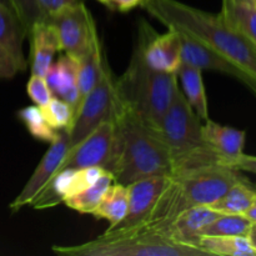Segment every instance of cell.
<instances>
[{
	"mask_svg": "<svg viewBox=\"0 0 256 256\" xmlns=\"http://www.w3.org/2000/svg\"><path fill=\"white\" fill-rule=\"evenodd\" d=\"M142 8L165 26L204 42L256 80V48L228 25L220 14L204 12L178 0H146Z\"/></svg>",
	"mask_w": 256,
	"mask_h": 256,
	"instance_id": "6da1fadb",
	"label": "cell"
},
{
	"mask_svg": "<svg viewBox=\"0 0 256 256\" xmlns=\"http://www.w3.org/2000/svg\"><path fill=\"white\" fill-rule=\"evenodd\" d=\"M112 122L114 152L108 170L114 175L115 182L129 185L174 172L172 155L156 129L118 105Z\"/></svg>",
	"mask_w": 256,
	"mask_h": 256,
	"instance_id": "7a4b0ae2",
	"label": "cell"
},
{
	"mask_svg": "<svg viewBox=\"0 0 256 256\" xmlns=\"http://www.w3.org/2000/svg\"><path fill=\"white\" fill-rule=\"evenodd\" d=\"M115 89L118 106L158 130L179 86L176 72L149 68L135 48L126 70L116 78Z\"/></svg>",
	"mask_w": 256,
	"mask_h": 256,
	"instance_id": "3957f363",
	"label": "cell"
},
{
	"mask_svg": "<svg viewBox=\"0 0 256 256\" xmlns=\"http://www.w3.org/2000/svg\"><path fill=\"white\" fill-rule=\"evenodd\" d=\"M245 180L242 172L224 164H210L172 174L150 228H159L192 206H210L232 185Z\"/></svg>",
	"mask_w": 256,
	"mask_h": 256,
	"instance_id": "277c9868",
	"label": "cell"
},
{
	"mask_svg": "<svg viewBox=\"0 0 256 256\" xmlns=\"http://www.w3.org/2000/svg\"><path fill=\"white\" fill-rule=\"evenodd\" d=\"M202 126V120L179 88L158 129L172 155L174 172L202 165L222 164L204 142Z\"/></svg>",
	"mask_w": 256,
	"mask_h": 256,
	"instance_id": "5b68a950",
	"label": "cell"
},
{
	"mask_svg": "<svg viewBox=\"0 0 256 256\" xmlns=\"http://www.w3.org/2000/svg\"><path fill=\"white\" fill-rule=\"evenodd\" d=\"M55 254L69 256H205L202 248L185 245L162 230L144 229L120 235L102 234L96 239L72 246L52 248Z\"/></svg>",
	"mask_w": 256,
	"mask_h": 256,
	"instance_id": "8992f818",
	"label": "cell"
},
{
	"mask_svg": "<svg viewBox=\"0 0 256 256\" xmlns=\"http://www.w3.org/2000/svg\"><path fill=\"white\" fill-rule=\"evenodd\" d=\"M172 180V174L155 175L126 185L129 192L128 212L124 220L104 234L120 235L149 229L162 196Z\"/></svg>",
	"mask_w": 256,
	"mask_h": 256,
	"instance_id": "52a82bcc",
	"label": "cell"
},
{
	"mask_svg": "<svg viewBox=\"0 0 256 256\" xmlns=\"http://www.w3.org/2000/svg\"><path fill=\"white\" fill-rule=\"evenodd\" d=\"M45 20L55 29L60 52L76 60L89 54L100 42L96 25L84 2L64 8Z\"/></svg>",
	"mask_w": 256,
	"mask_h": 256,
	"instance_id": "ba28073f",
	"label": "cell"
},
{
	"mask_svg": "<svg viewBox=\"0 0 256 256\" xmlns=\"http://www.w3.org/2000/svg\"><path fill=\"white\" fill-rule=\"evenodd\" d=\"M116 78L105 62L99 82L82 99L69 135L72 146L84 139L102 122L112 120L116 108Z\"/></svg>",
	"mask_w": 256,
	"mask_h": 256,
	"instance_id": "9c48e42d",
	"label": "cell"
},
{
	"mask_svg": "<svg viewBox=\"0 0 256 256\" xmlns=\"http://www.w3.org/2000/svg\"><path fill=\"white\" fill-rule=\"evenodd\" d=\"M136 49L145 64L152 69L164 72H176L182 64V44L179 32L168 28L159 34L146 22L139 25Z\"/></svg>",
	"mask_w": 256,
	"mask_h": 256,
	"instance_id": "30bf717a",
	"label": "cell"
},
{
	"mask_svg": "<svg viewBox=\"0 0 256 256\" xmlns=\"http://www.w3.org/2000/svg\"><path fill=\"white\" fill-rule=\"evenodd\" d=\"M114 152V122L106 120L70 148L60 170L99 166L109 169Z\"/></svg>",
	"mask_w": 256,
	"mask_h": 256,
	"instance_id": "8fae6325",
	"label": "cell"
},
{
	"mask_svg": "<svg viewBox=\"0 0 256 256\" xmlns=\"http://www.w3.org/2000/svg\"><path fill=\"white\" fill-rule=\"evenodd\" d=\"M70 148H72V140H70L69 132L62 130L58 134L56 139L50 142L49 149L46 150L38 166L35 168L34 172L26 182V184L24 185L22 192L12 202L9 206L12 212H18L22 208L32 205V202L39 195V192L46 186L48 182L59 172L60 165L66 156Z\"/></svg>",
	"mask_w": 256,
	"mask_h": 256,
	"instance_id": "7c38bea8",
	"label": "cell"
},
{
	"mask_svg": "<svg viewBox=\"0 0 256 256\" xmlns=\"http://www.w3.org/2000/svg\"><path fill=\"white\" fill-rule=\"evenodd\" d=\"M179 35L182 44V62L192 65L200 70H212L232 75L235 79L244 82L256 94V80L248 75L244 70L195 38L182 32H179Z\"/></svg>",
	"mask_w": 256,
	"mask_h": 256,
	"instance_id": "4fadbf2b",
	"label": "cell"
},
{
	"mask_svg": "<svg viewBox=\"0 0 256 256\" xmlns=\"http://www.w3.org/2000/svg\"><path fill=\"white\" fill-rule=\"evenodd\" d=\"M219 215L220 212H215L210 206H192L178 214L166 224L154 229L162 230L175 242L200 248L202 230Z\"/></svg>",
	"mask_w": 256,
	"mask_h": 256,
	"instance_id": "5bb4252c",
	"label": "cell"
},
{
	"mask_svg": "<svg viewBox=\"0 0 256 256\" xmlns=\"http://www.w3.org/2000/svg\"><path fill=\"white\" fill-rule=\"evenodd\" d=\"M202 132L204 142L219 158L222 164L228 165L244 154L246 132L242 130L208 119L205 124H202Z\"/></svg>",
	"mask_w": 256,
	"mask_h": 256,
	"instance_id": "9a60e30c",
	"label": "cell"
},
{
	"mask_svg": "<svg viewBox=\"0 0 256 256\" xmlns=\"http://www.w3.org/2000/svg\"><path fill=\"white\" fill-rule=\"evenodd\" d=\"M30 40V69L32 74L45 76L59 49L56 32L48 20L38 22L28 34Z\"/></svg>",
	"mask_w": 256,
	"mask_h": 256,
	"instance_id": "2e32d148",
	"label": "cell"
},
{
	"mask_svg": "<svg viewBox=\"0 0 256 256\" xmlns=\"http://www.w3.org/2000/svg\"><path fill=\"white\" fill-rule=\"evenodd\" d=\"M48 85L52 95L69 102L76 115L80 106V95L78 88V60L69 55H62L56 62H52V66L45 75Z\"/></svg>",
	"mask_w": 256,
	"mask_h": 256,
	"instance_id": "e0dca14e",
	"label": "cell"
},
{
	"mask_svg": "<svg viewBox=\"0 0 256 256\" xmlns=\"http://www.w3.org/2000/svg\"><path fill=\"white\" fill-rule=\"evenodd\" d=\"M25 38L26 32L19 16L0 4V46L14 59L19 72H25L28 68V60L22 50Z\"/></svg>",
	"mask_w": 256,
	"mask_h": 256,
	"instance_id": "ac0fdd59",
	"label": "cell"
},
{
	"mask_svg": "<svg viewBox=\"0 0 256 256\" xmlns=\"http://www.w3.org/2000/svg\"><path fill=\"white\" fill-rule=\"evenodd\" d=\"M219 14L256 48V4L249 0H222Z\"/></svg>",
	"mask_w": 256,
	"mask_h": 256,
	"instance_id": "d6986e66",
	"label": "cell"
},
{
	"mask_svg": "<svg viewBox=\"0 0 256 256\" xmlns=\"http://www.w3.org/2000/svg\"><path fill=\"white\" fill-rule=\"evenodd\" d=\"M176 76L180 80L182 88V92L186 102L196 112L200 120L206 122L209 119V106L202 80V70L182 62L179 69L176 70Z\"/></svg>",
	"mask_w": 256,
	"mask_h": 256,
	"instance_id": "ffe728a7",
	"label": "cell"
},
{
	"mask_svg": "<svg viewBox=\"0 0 256 256\" xmlns=\"http://www.w3.org/2000/svg\"><path fill=\"white\" fill-rule=\"evenodd\" d=\"M129 204V192L126 185L114 182L108 189L102 202L92 212V216L96 219L106 220L109 222L108 229H112L124 220L128 212Z\"/></svg>",
	"mask_w": 256,
	"mask_h": 256,
	"instance_id": "44dd1931",
	"label": "cell"
},
{
	"mask_svg": "<svg viewBox=\"0 0 256 256\" xmlns=\"http://www.w3.org/2000/svg\"><path fill=\"white\" fill-rule=\"evenodd\" d=\"M256 202V186L245 179L232 185L218 202L210 205L212 210L220 214L244 215Z\"/></svg>",
	"mask_w": 256,
	"mask_h": 256,
	"instance_id": "7402d4cb",
	"label": "cell"
},
{
	"mask_svg": "<svg viewBox=\"0 0 256 256\" xmlns=\"http://www.w3.org/2000/svg\"><path fill=\"white\" fill-rule=\"evenodd\" d=\"M115 182L114 175L105 170L104 174L96 180L92 185L84 189L82 192L72 195V196L66 198L62 204L66 205L69 209L75 210L80 214H92L98 205L102 202V198L106 194L108 189Z\"/></svg>",
	"mask_w": 256,
	"mask_h": 256,
	"instance_id": "603a6c76",
	"label": "cell"
},
{
	"mask_svg": "<svg viewBox=\"0 0 256 256\" xmlns=\"http://www.w3.org/2000/svg\"><path fill=\"white\" fill-rule=\"evenodd\" d=\"M106 58L102 52V42H98L94 49L78 60V88H79L80 104L88 92L96 85L104 70Z\"/></svg>",
	"mask_w": 256,
	"mask_h": 256,
	"instance_id": "cb8c5ba5",
	"label": "cell"
},
{
	"mask_svg": "<svg viewBox=\"0 0 256 256\" xmlns=\"http://www.w3.org/2000/svg\"><path fill=\"white\" fill-rule=\"evenodd\" d=\"M199 246L208 255L256 256L246 236H202Z\"/></svg>",
	"mask_w": 256,
	"mask_h": 256,
	"instance_id": "d4e9b609",
	"label": "cell"
},
{
	"mask_svg": "<svg viewBox=\"0 0 256 256\" xmlns=\"http://www.w3.org/2000/svg\"><path fill=\"white\" fill-rule=\"evenodd\" d=\"M252 222L240 214H220L202 230V236H246Z\"/></svg>",
	"mask_w": 256,
	"mask_h": 256,
	"instance_id": "484cf974",
	"label": "cell"
},
{
	"mask_svg": "<svg viewBox=\"0 0 256 256\" xmlns=\"http://www.w3.org/2000/svg\"><path fill=\"white\" fill-rule=\"evenodd\" d=\"M18 118L20 122L25 125L28 132L34 138L35 140L44 142H52L58 138L59 132L52 129L46 122L42 112V108L38 105H29L24 106L18 112Z\"/></svg>",
	"mask_w": 256,
	"mask_h": 256,
	"instance_id": "4316f807",
	"label": "cell"
},
{
	"mask_svg": "<svg viewBox=\"0 0 256 256\" xmlns=\"http://www.w3.org/2000/svg\"><path fill=\"white\" fill-rule=\"evenodd\" d=\"M44 116L50 126L56 132H70L75 120V110L72 105L60 98L52 96V100L42 108Z\"/></svg>",
	"mask_w": 256,
	"mask_h": 256,
	"instance_id": "83f0119b",
	"label": "cell"
},
{
	"mask_svg": "<svg viewBox=\"0 0 256 256\" xmlns=\"http://www.w3.org/2000/svg\"><path fill=\"white\" fill-rule=\"evenodd\" d=\"M12 2H14L15 12L19 16L20 22L24 25L28 36L32 28L38 22L42 20L39 2H38V0H12Z\"/></svg>",
	"mask_w": 256,
	"mask_h": 256,
	"instance_id": "f1b7e54d",
	"label": "cell"
},
{
	"mask_svg": "<svg viewBox=\"0 0 256 256\" xmlns=\"http://www.w3.org/2000/svg\"><path fill=\"white\" fill-rule=\"evenodd\" d=\"M26 92L35 105L39 108H44L54 96L48 85L45 76L32 74L29 82L26 84Z\"/></svg>",
	"mask_w": 256,
	"mask_h": 256,
	"instance_id": "f546056e",
	"label": "cell"
},
{
	"mask_svg": "<svg viewBox=\"0 0 256 256\" xmlns=\"http://www.w3.org/2000/svg\"><path fill=\"white\" fill-rule=\"evenodd\" d=\"M82 0H38L39 2L40 12H42V19H46L54 12L64 9V8L72 6V5L79 4Z\"/></svg>",
	"mask_w": 256,
	"mask_h": 256,
	"instance_id": "4dcf8cb0",
	"label": "cell"
},
{
	"mask_svg": "<svg viewBox=\"0 0 256 256\" xmlns=\"http://www.w3.org/2000/svg\"><path fill=\"white\" fill-rule=\"evenodd\" d=\"M19 72L16 62H14L9 52L0 46V78L2 79H12Z\"/></svg>",
	"mask_w": 256,
	"mask_h": 256,
	"instance_id": "1f68e13d",
	"label": "cell"
},
{
	"mask_svg": "<svg viewBox=\"0 0 256 256\" xmlns=\"http://www.w3.org/2000/svg\"><path fill=\"white\" fill-rule=\"evenodd\" d=\"M228 166L234 168V169L239 170V172L256 174V156L242 154V155H240L238 159L232 160V162H229V164H228Z\"/></svg>",
	"mask_w": 256,
	"mask_h": 256,
	"instance_id": "d6a6232c",
	"label": "cell"
},
{
	"mask_svg": "<svg viewBox=\"0 0 256 256\" xmlns=\"http://www.w3.org/2000/svg\"><path fill=\"white\" fill-rule=\"evenodd\" d=\"M146 0H112L109 8L118 12H126L138 6H144Z\"/></svg>",
	"mask_w": 256,
	"mask_h": 256,
	"instance_id": "836d02e7",
	"label": "cell"
},
{
	"mask_svg": "<svg viewBox=\"0 0 256 256\" xmlns=\"http://www.w3.org/2000/svg\"><path fill=\"white\" fill-rule=\"evenodd\" d=\"M246 238L248 240H249V244L250 246H252V249L256 252V224H252V226H250Z\"/></svg>",
	"mask_w": 256,
	"mask_h": 256,
	"instance_id": "e575fe53",
	"label": "cell"
},
{
	"mask_svg": "<svg viewBox=\"0 0 256 256\" xmlns=\"http://www.w3.org/2000/svg\"><path fill=\"white\" fill-rule=\"evenodd\" d=\"M244 216H246L248 219L252 222V224H256V202L252 205V208H250V209L245 212Z\"/></svg>",
	"mask_w": 256,
	"mask_h": 256,
	"instance_id": "d590c367",
	"label": "cell"
},
{
	"mask_svg": "<svg viewBox=\"0 0 256 256\" xmlns=\"http://www.w3.org/2000/svg\"><path fill=\"white\" fill-rule=\"evenodd\" d=\"M0 4L4 5L5 8H8V9H10V10H12V12H14L15 14H16V12H15V6H14V2H12V0H0Z\"/></svg>",
	"mask_w": 256,
	"mask_h": 256,
	"instance_id": "8d00e7d4",
	"label": "cell"
},
{
	"mask_svg": "<svg viewBox=\"0 0 256 256\" xmlns=\"http://www.w3.org/2000/svg\"><path fill=\"white\" fill-rule=\"evenodd\" d=\"M98 2H102V4H104V5H106V6L109 8V5H110V2H112V0H98Z\"/></svg>",
	"mask_w": 256,
	"mask_h": 256,
	"instance_id": "74e56055",
	"label": "cell"
},
{
	"mask_svg": "<svg viewBox=\"0 0 256 256\" xmlns=\"http://www.w3.org/2000/svg\"><path fill=\"white\" fill-rule=\"evenodd\" d=\"M249 2H254V4H256V0H249Z\"/></svg>",
	"mask_w": 256,
	"mask_h": 256,
	"instance_id": "f35d334b",
	"label": "cell"
}]
</instances>
